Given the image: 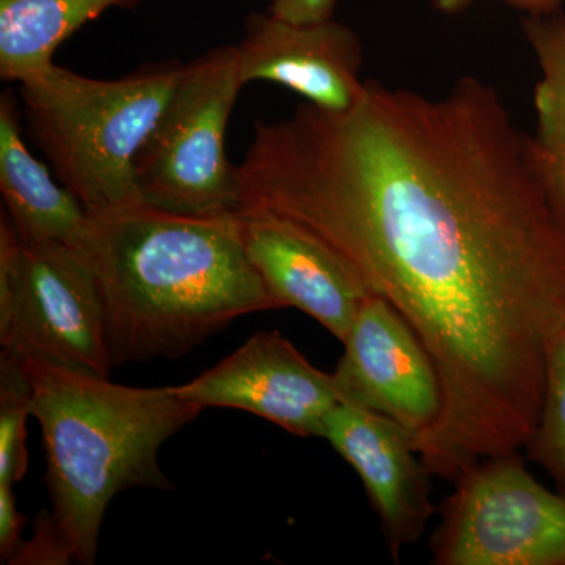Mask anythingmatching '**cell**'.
Masks as SVG:
<instances>
[{"label": "cell", "mask_w": 565, "mask_h": 565, "mask_svg": "<svg viewBox=\"0 0 565 565\" xmlns=\"http://www.w3.org/2000/svg\"><path fill=\"white\" fill-rule=\"evenodd\" d=\"M237 181L239 210L313 233L418 334L444 390L415 441L430 473L525 448L565 326V226L497 88L366 81L351 110L300 104L255 122Z\"/></svg>", "instance_id": "6da1fadb"}, {"label": "cell", "mask_w": 565, "mask_h": 565, "mask_svg": "<svg viewBox=\"0 0 565 565\" xmlns=\"http://www.w3.org/2000/svg\"><path fill=\"white\" fill-rule=\"evenodd\" d=\"M90 267L114 366L181 359L234 319L278 310L245 255L239 221L139 203L88 215Z\"/></svg>", "instance_id": "7a4b0ae2"}, {"label": "cell", "mask_w": 565, "mask_h": 565, "mask_svg": "<svg viewBox=\"0 0 565 565\" xmlns=\"http://www.w3.org/2000/svg\"><path fill=\"white\" fill-rule=\"evenodd\" d=\"M24 364L52 511L36 516L13 565L95 564L110 501L125 490H173L159 451L203 408L173 386L137 388L61 364Z\"/></svg>", "instance_id": "3957f363"}, {"label": "cell", "mask_w": 565, "mask_h": 565, "mask_svg": "<svg viewBox=\"0 0 565 565\" xmlns=\"http://www.w3.org/2000/svg\"><path fill=\"white\" fill-rule=\"evenodd\" d=\"M182 68L172 58L93 79L54 65L18 84L29 139L88 215L141 203L134 162Z\"/></svg>", "instance_id": "277c9868"}, {"label": "cell", "mask_w": 565, "mask_h": 565, "mask_svg": "<svg viewBox=\"0 0 565 565\" xmlns=\"http://www.w3.org/2000/svg\"><path fill=\"white\" fill-rule=\"evenodd\" d=\"M244 85L233 44L184 63L134 162L141 203L195 217L239 210L237 166L226 158L225 134Z\"/></svg>", "instance_id": "5b68a950"}, {"label": "cell", "mask_w": 565, "mask_h": 565, "mask_svg": "<svg viewBox=\"0 0 565 565\" xmlns=\"http://www.w3.org/2000/svg\"><path fill=\"white\" fill-rule=\"evenodd\" d=\"M0 348L22 362L109 377L98 286L68 244H25L0 217Z\"/></svg>", "instance_id": "8992f818"}, {"label": "cell", "mask_w": 565, "mask_h": 565, "mask_svg": "<svg viewBox=\"0 0 565 565\" xmlns=\"http://www.w3.org/2000/svg\"><path fill=\"white\" fill-rule=\"evenodd\" d=\"M429 546L435 565H565V497L519 451L489 457L456 479Z\"/></svg>", "instance_id": "52a82bcc"}, {"label": "cell", "mask_w": 565, "mask_h": 565, "mask_svg": "<svg viewBox=\"0 0 565 565\" xmlns=\"http://www.w3.org/2000/svg\"><path fill=\"white\" fill-rule=\"evenodd\" d=\"M334 384L341 403L388 416L414 435L433 429L444 411L440 375L418 334L382 299H364L348 337Z\"/></svg>", "instance_id": "ba28073f"}, {"label": "cell", "mask_w": 565, "mask_h": 565, "mask_svg": "<svg viewBox=\"0 0 565 565\" xmlns=\"http://www.w3.org/2000/svg\"><path fill=\"white\" fill-rule=\"evenodd\" d=\"M174 393L203 408H236L297 437H323L327 416L341 403L333 374L313 366L277 330L253 334L221 363Z\"/></svg>", "instance_id": "9c48e42d"}, {"label": "cell", "mask_w": 565, "mask_h": 565, "mask_svg": "<svg viewBox=\"0 0 565 565\" xmlns=\"http://www.w3.org/2000/svg\"><path fill=\"white\" fill-rule=\"evenodd\" d=\"M245 255L280 308H297L341 343L370 296L355 270L333 248L273 211H236Z\"/></svg>", "instance_id": "30bf717a"}, {"label": "cell", "mask_w": 565, "mask_h": 565, "mask_svg": "<svg viewBox=\"0 0 565 565\" xmlns=\"http://www.w3.org/2000/svg\"><path fill=\"white\" fill-rule=\"evenodd\" d=\"M236 46L244 84L273 82L321 110H351L366 87L362 41L334 18L296 24L253 11Z\"/></svg>", "instance_id": "8fae6325"}, {"label": "cell", "mask_w": 565, "mask_h": 565, "mask_svg": "<svg viewBox=\"0 0 565 565\" xmlns=\"http://www.w3.org/2000/svg\"><path fill=\"white\" fill-rule=\"evenodd\" d=\"M322 438L362 479L390 556L399 563L405 546L418 542L435 512L433 473L415 449L414 435L388 416L340 403L327 416Z\"/></svg>", "instance_id": "7c38bea8"}, {"label": "cell", "mask_w": 565, "mask_h": 565, "mask_svg": "<svg viewBox=\"0 0 565 565\" xmlns=\"http://www.w3.org/2000/svg\"><path fill=\"white\" fill-rule=\"evenodd\" d=\"M24 131L20 96L6 90L0 95V193L7 217L22 243L74 247L87 211L32 154Z\"/></svg>", "instance_id": "4fadbf2b"}, {"label": "cell", "mask_w": 565, "mask_h": 565, "mask_svg": "<svg viewBox=\"0 0 565 565\" xmlns=\"http://www.w3.org/2000/svg\"><path fill=\"white\" fill-rule=\"evenodd\" d=\"M143 0H0V77L20 82L54 66V54L85 24Z\"/></svg>", "instance_id": "5bb4252c"}, {"label": "cell", "mask_w": 565, "mask_h": 565, "mask_svg": "<svg viewBox=\"0 0 565 565\" xmlns=\"http://www.w3.org/2000/svg\"><path fill=\"white\" fill-rule=\"evenodd\" d=\"M523 33L541 77L534 88L531 156L546 195L565 226V14L526 17Z\"/></svg>", "instance_id": "9a60e30c"}, {"label": "cell", "mask_w": 565, "mask_h": 565, "mask_svg": "<svg viewBox=\"0 0 565 565\" xmlns=\"http://www.w3.org/2000/svg\"><path fill=\"white\" fill-rule=\"evenodd\" d=\"M32 384L22 360L0 353V484L22 481L29 470L28 419Z\"/></svg>", "instance_id": "2e32d148"}, {"label": "cell", "mask_w": 565, "mask_h": 565, "mask_svg": "<svg viewBox=\"0 0 565 565\" xmlns=\"http://www.w3.org/2000/svg\"><path fill=\"white\" fill-rule=\"evenodd\" d=\"M525 448L565 497V326L550 344L541 415Z\"/></svg>", "instance_id": "e0dca14e"}, {"label": "cell", "mask_w": 565, "mask_h": 565, "mask_svg": "<svg viewBox=\"0 0 565 565\" xmlns=\"http://www.w3.org/2000/svg\"><path fill=\"white\" fill-rule=\"evenodd\" d=\"M25 516L21 514L14 498L13 487L0 484V559L2 564H14L20 555L24 541H22V526Z\"/></svg>", "instance_id": "ac0fdd59"}, {"label": "cell", "mask_w": 565, "mask_h": 565, "mask_svg": "<svg viewBox=\"0 0 565 565\" xmlns=\"http://www.w3.org/2000/svg\"><path fill=\"white\" fill-rule=\"evenodd\" d=\"M340 0H270L267 11L296 24H315L334 18Z\"/></svg>", "instance_id": "d6986e66"}, {"label": "cell", "mask_w": 565, "mask_h": 565, "mask_svg": "<svg viewBox=\"0 0 565 565\" xmlns=\"http://www.w3.org/2000/svg\"><path fill=\"white\" fill-rule=\"evenodd\" d=\"M475 0H433L435 9L445 14H456L468 9ZM509 6L525 11L527 17L556 13L564 0H505Z\"/></svg>", "instance_id": "ffe728a7"}]
</instances>
